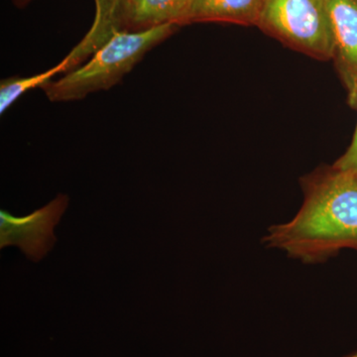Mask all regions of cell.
<instances>
[{"mask_svg": "<svg viewBox=\"0 0 357 357\" xmlns=\"http://www.w3.org/2000/svg\"><path fill=\"white\" fill-rule=\"evenodd\" d=\"M178 26L167 24L140 32H115L83 65L42 86L52 102L83 100L119 83L148 52L172 36Z\"/></svg>", "mask_w": 357, "mask_h": 357, "instance_id": "7a4b0ae2", "label": "cell"}, {"mask_svg": "<svg viewBox=\"0 0 357 357\" xmlns=\"http://www.w3.org/2000/svg\"><path fill=\"white\" fill-rule=\"evenodd\" d=\"M333 61L347 91V103L357 110V0H330Z\"/></svg>", "mask_w": 357, "mask_h": 357, "instance_id": "5b68a950", "label": "cell"}, {"mask_svg": "<svg viewBox=\"0 0 357 357\" xmlns=\"http://www.w3.org/2000/svg\"><path fill=\"white\" fill-rule=\"evenodd\" d=\"M67 72V63L64 59L51 69L30 77H10L0 82V114H6L7 109L20 100L27 91L42 88L44 84L53 81L54 77Z\"/></svg>", "mask_w": 357, "mask_h": 357, "instance_id": "ba28073f", "label": "cell"}, {"mask_svg": "<svg viewBox=\"0 0 357 357\" xmlns=\"http://www.w3.org/2000/svg\"><path fill=\"white\" fill-rule=\"evenodd\" d=\"M300 183L299 211L271 225L263 245L307 265L328 262L344 249L357 252V171L319 167Z\"/></svg>", "mask_w": 357, "mask_h": 357, "instance_id": "6da1fadb", "label": "cell"}, {"mask_svg": "<svg viewBox=\"0 0 357 357\" xmlns=\"http://www.w3.org/2000/svg\"><path fill=\"white\" fill-rule=\"evenodd\" d=\"M13 2L14 6L18 7V8H24L28 4L31 3L33 0H11Z\"/></svg>", "mask_w": 357, "mask_h": 357, "instance_id": "8fae6325", "label": "cell"}, {"mask_svg": "<svg viewBox=\"0 0 357 357\" xmlns=\"http://www.w3.org/2000/svg\"><path fill=\"white\" fill-rule=\"evenodd\" d=\"M126 0H95L96 17L86 38L91 46L100 47L117 30V21Z\"/></svg>", "mask_w": 357, "mask_h": 357, "instance_id": "9c48e42d", "label": "cell"}, {"mask_svg": "<svg viewBox=\"0 0 357 357\" xmlns=\"http://www.w3.org/2000/svg\"><path fill=\"white\" fill-rule=\"evenodd\" d=\"M344 357H357V351L352 352V354H349V356H347Z\"/></svg>", "mask_w": 357, "mask_h": 357, "instance_id": "7c38bea8", "label": "cell"}, {"mask_svg": "<svg viewBox=\"0 0 357 357\" xmlns=\"http://www.w3.org/2000/svg\"><path fill=\"white\" fill-rule=\"evenodd\" d=\"M333 166L345 170L357 171V126L351 145L342 156L333 163Z\"/></svg>", "mask_w": 357, "mask_h": 357, "instance_id": "30bf717a", "label": "cell"}, {"mask_svg": "<svg viewBox=\"0 0 357 357\" xmlns=\"http://www.w3.org/2000/svg\"><path fill=\"white\" fill-rule=\"evenodd\" d=\"M264 0H190L183 25L192 23L257 24Z\"/></svg>", "mask_w": 357, "mask_h": 357, "instance_id": "52a82bcc", "label": "cell"}, {"mask_svg": "<svg viewBox=\"0 0 357 357\" xmlns=\"http://www.w3.org/2000/svg\"><path fill=\"white\" fill-rule=\"evenodd\" d=\"M190 0H126L117 21L119 31L140 32L159 26H183Z\"/></svg>", "mask_w": 357, "mask_h": 357, "instance_id": "8992f818", "label": "cell"}, {"mask_svg": "<svg viewBox=\"0 0 357 357\" xmlns=\"http://www.w3.org/2000/svg\"><path fill=\"white\" fill-rule=\"evenodd\" d=\"M256 26L310 57L319 61L333 57L330 0H264Z\"/></svg>", "mask_w": 357, "mask_h": 357, "instance_id": "3957f363", "label": "cell"}, {"mask_svg": "<svg viewBox=\"0 0 357 357\" xmlns=\"http://www.w3.org/2000/svg\"><path fill=\"white\" fill-rule=\"evenodd\" d=\"M69 197L59 194L53 201L25 217L0 211V248L17 246L30 260L38 262L56 243L54 227L67 210Z\"/></svg>", "mask_w": 357, "mask_h": 357, "instance_id": "277c9868", "label": "cell"}]
</instances>
